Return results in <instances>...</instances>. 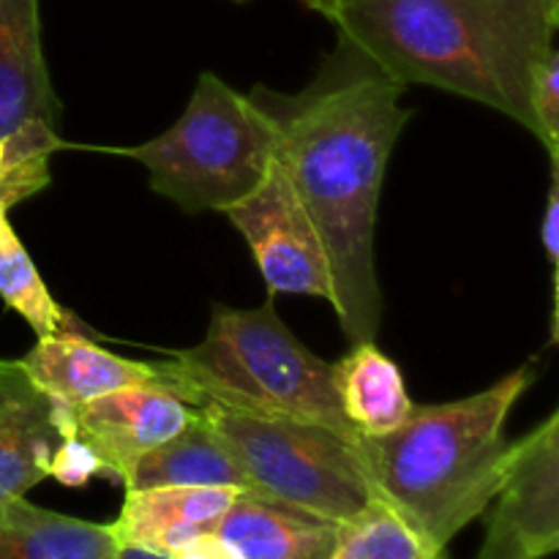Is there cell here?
I'll return each mask as SVG.
<instances>
[{
  "label": "cell",
  "mask_w": 559,
  "mask_h": 559,
  "mask_svg": "<svg viewBox=\"0 0 559 559\" xmlns=\"http://www.w3.org/2000/svg\"><path fill=\"white\" fill-rule=\"evenodd\" d=\"M49 183V162L31 164H5L0 175V218L9 216L14 205L27 197L38 194Z\"/></svg>",
  "instance_id": "cell-22"
},
{
  "label": "cell",
  "mask_w": 559,
  "mask_h": 559,
  "mask_svg": "<svg viewBox=\"0 0 559 559\" xmlns=\"http://www.w3.org/2000/svg\"><path fill=\"white\" fill-rule=\"evenodd\" d=\"M102 473L104 467L96 459V453L85 442L76 440V437H60L47 464V478H55L58 484L71 486V489L85 486L87 480Z\"/></svg>",
  "instance_id": "cell-21"
},
{
  "label": "cell",
  "mask_w": 559,
  "mask_h": 559,
  "mask_svg": "<svg viewBox=\"0 0 559 559\" xmlns=\"http://www.w3.org/2000/svg\"><path fill=\"white\" fill-rule=\"evenodd\" d=\"M213 533L238 559H328L336 544L338 524L240 491Z\"/></svg>",
  "instance_id": "cell-14"
},
{
  "label": "cell",
  "mask_w": 559,
  "mask_h": 559,
  "mask_svg": "<svg viewBox=\"0 0 559 559\" xmlns=\"http://www.w3.org/2000/svg\"><path fill=\"white\" fill-rule=\"evenodd\" d=\"M276 123L251 96L205 71L164 134L120 147L147 169L156 194L186 213H224L249 197L276 158Z\"/></svg>",
  "instance_id": "cell-5"
},
{
  "label": "cell",
  "mask_w": 559,
  "mask_h": 559,
  "mask_svg": "<svg viewBox=\"0 0 559 559\" xmlns=\"http://www.w3.org/2000/svg\"><path fill=\"white\" fill-rule=\"evenodd\" d=\"M331 374L344 418L360 437L388 435L415 409L402 369L374 342L353 344Z\"/></svg>",
  "instance_id": "cell-15"
},
{
  "label": "cell",
  "mask_w": 559,
  "mask_h": 559,
  "mask_svg": "<svg viewBox=\"0 0 559 559\" xmlns=\"http://www.w3.org/2000/svg\"><path fill=\"white\" fill-rule=\"evenodd\" d=\"M169 559H238V555L216 533H205L180 546L175 555H169Z\"/></svg>",
  "instance_id": "cell-24"
},
{
  "label": "cell",
  "mask_w": 559,
  "mask_h": 559,
  "mask_svg": "<svg viewBox=\"0 0 559 559\" xmlns=\"http://www.w3.org/2000/svg\"><path fill=\"white\" fill-rule=\"evenodd\" d=\"M224 216L249 243L267 295H311L331 304L333 278L325 246L282 158H273L262 183Z\"/></svg>",
  "instance_id": "cell-7"
},
{
  "label": "cell",
  "mask_w": 559,
  "mask_h": 559,
  "mask_svg": "<svg viewBox=\"0 0 559 559\" xmlns=\"http://www.w3.org/2000/svg\"><path fill=\"white\" fill-rule=\"evenodd\" d=\"M41 49L38 0H0V136L5 164L49 162L63 140Z\"/></svg>",
  "instance_id": "cell-9"
},
{
  "label": "cell",
  "mask_w": 559,
  "mask_h": 559,
  "mask_svg": "<svg viewBox=\"0 0 559 559\" xmlns=\"http://www.w3.org/2000/svg\"><path fill=\"white\" fill-rule=\"evenodd\" d=\"M328 559H445V549L426 540L385 502L371 500L338 524Z\"/></svg>",
  "instance_id": "cell-18"
},
{
  "label": "cell",
  "mask_w": 559,
  "mask_h": 559,
  "mask_svg": "<svg viewBox=\"0 0 559 559\" xmlns=\"http://www.w3.org/2000/svg\"><path fill=\"white\" fill-rule=\"evenodd\" d=\"M118 546L109 524L63 516L25 497L0 500V559H112Z\"/></svg>",
  "instance_id": "cell-16"
},
{
  "label": "cell",
  "mask_w": 559,
  "mask_h": 559,
  "mask_svg": "<svg viewBox=\"0 0 559 559\" xmlns=\"http://www.w3.org/2000/svg\"><path fill=\"white\" fill-rule=\"evenodd\" d=\"M112 559H169V557L153 555V551L136 549V546H118V551H115Z\"/></svg>",
  "instance_id": "cell-25"
},
{
  "label": "cell",
  "mask_w": 559,
  "mask_h": 559,
  "mask_svg": "<svg viewBox=\"0 0 559 559\" xmlns=\"http://www.w3.org/2000/svg\"><path fill=\"white\" fill-rule=\"evenodd\" d=\"M169 391L191 407L216 404L254 418L314 424L360 440L333 391L331 364L289 333L273 295L257 309L216 304L200 344L162 364Z\"/></svg>",
  "instance_id": "cell-4"
},
{
  "label": "cell",
  "mask_w": 559,
  "mask_h": 559,
  "mask_svg": "<svg viewBox=\"0 0 559 559\" xmlns=\"http://www.w3.org/2000/svg\"><path fill=\"white\" fill-rule=\"evenodd\" d=\"M0 298L31 325L38 338L76 325L74 317L66 314L52 300L41 273L16 238L9 216L0 218Z\"/></svg>",
  "instance_id": "cell-19"
},
{
  "label": "cell",
  "mask_w": 559,
  "mask_h": 559,
  "mask_svg": "<svg viewBox=\"0 0 559 559\" xmlns=\"http://www.w3.org/2000/svg\"><path fill=\"white\" fill-rule=\"evenodd\" d=\"M197 418V407L158 388H123L71 409V437L85 442L104 473L126 486L145 453L173 440Z\"/></svg>",
  "instance_id": "cell-10"
},
{
  "label": "cell",
  "mask_w": 559,
  "mask_h": 559,
  "mask_svg": "<svg viewBox=\"0 0 559 559\" xmlns=\"http://www.w3.org/2000/svg\"><path fill=\"white\" fill-rule=\"evenodd\" d=\"M233 3H249V0H233Z\"/></svg>",
  "instance_id": "cell-27"
},
{
  "label": "cell",
  "mask_w": 559,
  "mask_h": 559,
  "mask_svg": "<svg viewBox=\"0 0 559 559\" xmlns=\"http://www.w3.org/2000/svg\"><path fill=\"white\" fill-rule=\"evenodd\" d=\"M158 486H229L251 495L249 478L224 442L197 409V418L173 440L162 442L140 459L123 489H158Z\"/></svg>",
  "instance_id": "cell-17"
},
{
  "label": "cell",
  "mask_w": 559,
  "mask_h": 559,
  "mask_svg": "<svg viewBox=\"0 0 559 559\" xmlns=\"http://www.w3.org/2000/svg\"><path fill=\"white\" fill-rule=\"evenodd\" d=\"M197 409L243 469L251 495L336 524L374 500L358 440H347L325 426L254 418L216 404Z\"/></svg>",
  "instance_id": "cell-6"
},
{
  "label": "cell",
  "mask_w": 559,
  "mask_h": 559,
  "mask_svg": "<svg viewBox=\"0 0 559 559\" xmlns=\"http://www.w3.org/2000/svg\"><path fill=\"white\" fill-rule=\"evenodd\" d=\"M559 162H551V186L549 197H546L544 222H540V243H544L546 260L551 267L559 262V180H557Z\"/></svg>",
  "instance_id": "cell-23"
},
{
  "label": "cell",
  "mask_w": 559,
  "mask_h": 559,
  "mask_svg": "<svg viewBox=\"0 0 559 559\" xmlns=\"http://www.w3.org/2000/svg\"><path fill=\"white\" fill-rule=\"evenodd\" d=\"M402 96L404 85L342 38L298 96L251 93L276 123V156L325 246L331 306L353 344L374 342L382 322L377 207L393 147L413 118Z\"/></svg>",
  "instance_id": "cell-1"
},
{
  "label": "cell",
  "mask_w": 559,
  "mask_h": 559,
  "mask_svg": "<svg viewBox=\"0 0 559 559\" xmlns=\"http://www.w3.org/2000/svg\"><path fill=\"white\" fill-rule=\"evenodd\" d=\"M3 169H5V142L3 136H0V175H3Z\"/></svg>",
  "instance_id": "cell-26"
},
{
  "label": "cell",
  "mask_w": 559,
  "mask_h": 559,
  "mask_svg": "<svg viewBox=\"0 0 559 559\" xmlns=\"http://www.w3.org/2000/svg\"><path fill=\"white\" fill-rule=\"evenodd\" d=\"M530 112H533V134L549 151L551 162H559V52L557 44L546 52L535 69L530 85Z\"/></svg>",
  "instance_id": "cell-20"
},
{
  "label": "cell",
  "mask_w": 559,
  "mask_h": 559,
  "mask_svg": "<svg viewBox=\"0 0 559 559\" xmlns=\"http://www.w3.org/2000/svg\"><path fill=\"white\" fill-rule=\"evenodd\" d=\"M238 495L240 491L229 486L129 489L118 519L109 527L120 546H136L169 557L197 535L213 533Z\"/></svg>",
  "instance_id": "cell-12"
},
{
  "label": "cell",
  "mask_w": 559,
  "mask_h": 559,
  "mask_svg": "<svg viewBox=\"0 0 559 559\" xmlns=\"http://www.w3.org/2000/svg\"><path fill=\"white\" fill-rule=\"evenodd\" d=\"M475 559H546L559 549V413L511 445Z\"/></svg>",
  "instance_id": "cell-8"
},
{
  "label": "cell",
  "mask_w": 559,
  "mask_h": 559,
  "mask_svg": "<svg viewBox=\"0 0 559 559\" xmlns=\"http://www.w3.org/2000/svg\"><path fill=\"white\" fill-rule=\"evenodd\" d=\"M58 440L49 399L20 360H0V500L25 497L47 478Z\"/></svg>",
  "instance_id": "cell-13"
},
{
  "label": "cell",
  "mask_w": 559,
  "mask_h": 559,
  "mask_svg": "<svg viewBox=\"0 0 559 559\" xmlns=\"http://www.w3.org/2000/svg\"><path fill=\"white\" fill-rule=\"evenodd\" d=\"M399 85L473 98L533 131L530 85L559 0H304Z\"/></svg>",
  "instance_id": "cell-2"
},
{
  "label": "cell",
  "mask_w": 559,
  "mask_h": 559,
  "mask_svg": "<svg viewBox=\"0 0 559 559\" xmlns=\"http://www.w3.org/2000/svg\"><path fill=\"white\" fill-rule=\"evenodd\" d=\"M535 377V366L524 364L486 391L448 404H415L393 431L360 437L358 453L374 500L448 549L495 500L513 445L506 437L508 415Z\"/></svg>",
  "instance_id": "cell-3"
},
{
  "label": "cell",
  "mask_w": 559,
  "mask_h": 559,
  "mask_svg": "<svg viewBox=\"0 0 559 559\" xmlns=\"http://www.w3.org/2000/svg\"><path fill=\"white\" fill-rule=\"evenodd\" d=\"M38 391L52 404V418H69L71 409L123 388H158L169 391L162 364L120 358L102 344L82 336V325L63 328L38 338L36 347L20 358Z\"/></svg>",
  "instance_id": "cell-11"
}]
</instances>
